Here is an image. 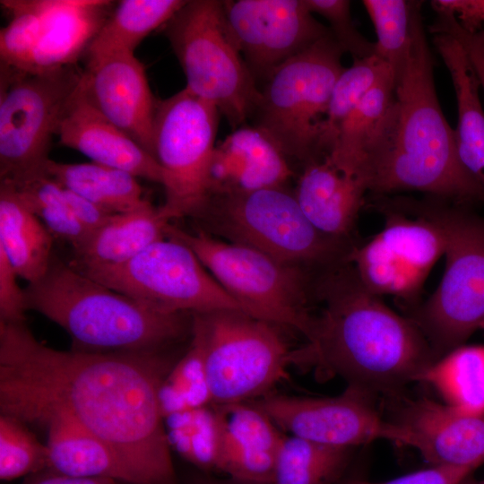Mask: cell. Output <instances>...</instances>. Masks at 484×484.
Masks as SVG:
<instances>
[{
    "label": "cell",
    "instance_id": "44dd1931",
    "mask_svg": "<svg viewBox=\"0 0 484 484\" xmlns=\"http://www.w3.org/2000/svg\"><path fill=\"white\" fill-rule=\"evenodd\" d=\"M294 176L289 160L258 128L234 129L215 146L209 193H244L285 186Z\"/></svg>",
    "mask_w": 484,
    "mask_h": 484
},
{
    "label": "cell",
    "instance_id": "4dcf8cb0",
    "mask_svg": "<svg viewBox=\"0 0 484 484\" xmlns=\"http://www.w3.org/2000/svg\"><path fill=\"white\" fill-rule=\"evenodd\" d=\"M433 386L446 405L484 415V345H461L434 361L419 377Z\"/></svg>",
    "mask_w": 484,
    "mask_h": 484
},
{
    "label": "cell",
    "instance_id": "83f0119b",
    "mask_svg": "<svg viewBox=\"0 0 484 484\" xmlns=\"http://www.w3.org/2000/svg\"><path fill=\"white\" fill-rule=\"evenodd\" d=\"M53 236L17 196L0 182V250L28 283L41 279L52 260Z\"/></svg>",
    "mask_w": 484,
    "mask_h": 484
},
{
    "label": "cell",
    "instance_id": "484cf974",
    "mask_svg": "<svg viewBox=\"0 0 484 484\" xmlns=\"http://www.w3.org/2000/svg\"><path fill=\"white\" fill-rule=\"evenodd\" d=\"M48 429L49 469L80 478H107L143 484L137 474L105 442L70 420L55 418Z\"/></svg>",
    "mask_w": 484,
    "mask_h": 484
},
{
    "label": "cell",
    "instance_id": "d6a6232c",
    "mask_svg": "<svg viewBox=\"0 0 484 484\" xmlns=\"http://www.w3.org/2000/svg\"><path fill=\"white\" fill-rule=\"evenodd\" d=\"M350 451L286 435L271 484H333L346 467Z\"/></svg>",
    "mask_w": 484,
    "mask_h": 484
},
{
    "label": "cell",
    "instance_id": "836d02e7",
    "mask_svg": "<svg viewBox=\"0 0 484 484\" xmlns=\"http://www.w3.org/2000/svg\"><path fill=\"white\" fill-rule=\"evenodd\" d=\"M394 76L392 68L376 55L353 59L339 75L333 88L321 127L320 149L323 157L330 154L339 129L362 99L384 80Z\"/></svg>",
    "mask_w": 484,
    "mask_h": 484
},
{
    "label": "cell",
    "instance_id": "f546056e",
    "mask_svg": "<svg viewBox=\"0 0 484 484\" xmlns=\"http://www.w3.org/2000/svg\"><path fill=\"white\" fill-rule=\"evenodd\" d=\"M186 0H123L117 2L85 56L87 63L105 56L134 54L151 32L164 26Z\"/></svg>",
    "mask_w": 484,
    "mask_h": 484
},
{
    "label": "cell",
    "instance_id": "5bb4252c",
    "mask_svg": "<svg viewBox=\"0 0 484 484\" xmlns=\"http://www.w3.org/2000/svg\"><path fill=\"white\" fill-rule=\"evenodd\" d=\"M220 115L186 88L157 102L153 157L165 191L160 207L170 221L194 217L208 196Z\"/></svg>",
    "mask_w": 484,
    "mask_h": 484
},
{
    "label": "cell",
    "instance_id": "f6af8a7d",
    "mask_svg": "<svg viewBox=\"0 0 484 484\" xmlns=\"http://www.w3.org/2000/svg\"><path fill=\"white\" fill-rule=\"evenodd\" d=\"M107 478H80L54 471L50 469L29 475L23 484H119Z\"/></svg>",
    "mask_w": 484,
    "mask_h": 484
},
{
    "label": "cell",
    "instance_id": "d6986e66",
    "mask_svg": "<svg viewBox=\"0 0 484 484\" xmlns=\"http://www.w3.org/2000/svg\"><path fill=\"white\" fill-rule=\"evenodd\" d=\"M80 83L58 126L60 143L80 151L92 162L161 184V169L156 160L102 116L85 98Z\"/></svg>",
    "mask_w": 484,
    "mask_h": 484
},
{
    "label": "cell",
    "instance_id": "bcb514c9",
    "mask_svg": "<svg viewBox=\"0 0 484 484\" xmlns=\"http://www.w3.org/2000/svg\"><path fill=\"white\" fill-rule=\"evenodd\" d=\"M194 484H246V483L240 482L232 479L229 480L203 479V480H196Z\"/></svg>",
    "mask_w": 484,
    "mask_h": 484
},
{
    "label": "cell",
    "instance_id": "f1b7e54d",
    "mask_svg": "<svg viewBox=\"0 0 484 484\" xmlns=\"http://www.w3.org/2000/svg\"><path fill=\"white\" fill-rule=\"evenodd\" d=\"M44 170L56 182L113 213H127L152 203L144 197L137 177L108 166L62 163L48 159Z\"/></svg>",
    "mask_w": 484,
    "mask_h": 484
},
{
    "label": "cell",
    "instance_id": "1f68e13d",
    "mask_svg": "<svg viewBox=\"0 0 484 484\" xmlns=\"http://www.w3.org/2000/svg\"><path fill=\"white\" fill-rule=\"evenodd\" d=\"M0 182L13 188L53 237L69 242L74 248L89 236L70 208L67 188L52 178L44 169Z\"/></svg>",
    "mask_w": 484,
    "mask_h": 484
},
{
    "label": "cell",
    "instance_id": "74e56055",
    "mask_svg": "<svg viewBox=\"0 0 484 484\" xmlns=\"http://www.w3.org/2000/svg\"><path fill=\"white\" fill-rule=\"evenodd\" d=\"M48 1H0L10 18L0 30V65L27 68L43 30Z\"/></svg>",
    "mask_w": 484,
    "mask_h": 484
},
{
    "label": "cell",
    "instance_id": "ab89813d",
    "mask_svg": "<svg viewBox=\"0 0 484 484\" xmlns=\"http://www.w3.org/2000/svg\"><path fill=\"white\" fill-rule=\"evenodd\" d=\"M307 9L324 17L331 34L344 53L353 59L375 55V42L368 40L357 29L348 0H304Z\"/></svg>",
    "mask_w": 484,
    "mask_h": 484
},
{
    "label": "cell",
    "instance_id": "4316f807",
    "mask_svg": "<svg viewBox=\"0 0 484 484\" xmlns=\"http://www.w3.org/2000/svg\"><path fill=\"white\" fill-rule=\"evenodd\" d=\"M394 102V76L367 93L341 125L334 145L326 156L336 168L363 183L364 169L385 137Z\"/></svg>",
    "mask_w": 484,
    "mask_h": 484
},
{
    "label": "cell",
    "instance_id": "7a4b0ae2",
    "mask_svg": "<svg viewBox=\"0 0 484 484\" xmlns=\"http://www.w3.org/2000/svg\"><path fill=\"white\" fill-rule=\"evenodd\" d=\"M315 300L321 307L312 313L305 343L290 350V366L398 396L436 361L415 323L368 290L351 264L320 272Z\"/></svg>",
    "mask_w": 484,
    "mask_h": 484
},
{
    "label": "cell",
    "instance_id": "e575fe53",
    "mask_svg": "<svg viewBox=\"0 0 484 484\" xmlns=\"http://www.w3.org/2000/svg\"><path fill=\"white\" fill-rule=\"evenodd\" d=\"M164 423L170 448L201 469L218 471L221 420L216 405L172 414Z\"/></svg>",
    "mask_w": 484,
    "mask_h": 484
},
{
    "label": "cell",
    "instance_id": "d590c367",
    "mask_svg": "<svg viewBox=\"0 0 484 484\" xmlns=\"http://www.w3.org/2000/svg\"><path fill=\"white\" fill-rule=\"evenodd\" d=\"M163 418L209 406L212 397L207 379L203 341L192 327L191 342L165 376L159 392Z\"/></svg>",
    "mask_w": 484,
    "mask_h": 484
},
{
    "label": "cell",
    "instance_id": "9c48e42d",
    "mask_svg": "<svg viewBox=\"0 0 484 484\" xmlns=\"http://www.w3.org/2000/svg\"><path fill=\"white\" fill-rule=\"evenodd\" d=\"M163 31L186 75L185 88L212 104L233 130L245 125L260 88L228 31L222 1H186Z\"/></svg>",
    "mask_w": 484,
    "mask_h": 484
},
{
    "label": "cell",
    "instance_id": "9a60e30c",
    "mask_svg": "<svg viewBox=\"0 0 484 484\" xmlns=\"http://www.w3.org/2000/svg\"><path fill=\"white\" fill-rule=\"evenodd\" d=\"M375 394L348 385L333 397L269 393L255 402L290 436L334 447L350 448L385 439L411 445L402 426L382 419Z\"/></svg>",
    "mask_w": 484,
    "mask_h": 484
},
{
    "label": "cell",
    "instance_id": "ba28073f",
    "mask_svg": "<svg viewBox=\"0 0 484 484\" xmlns=\"http://www.w3.org/2000/svg\"><path fill=\"white\" fill-rule=\"evenodd\" d=\"M344 54L331 32L268 77L250 118L289 160L323 159L321 127Z\"/></svg>",
    "mask_w": 484,
    "mask_h": 484
},
{
    "label": "cell",
    "instance_id": "52a82bcc",
    "mask_svg": "<svg viewBox=\"0 0 484 484\" xmlns=\"http://www.w3.org/2000/svg\"><path fill=\"white\" fill-rule=\"evenodd\" d=\"M167 237L189 246L246 314L305 336L312 315L309 304L315 300L321 272L284 264L199 229L189 233L170 224Z\"/></svg>",
    "mask_w": 484,
    "mask_h": 484
},
{
    "label": "cell",
    "instance_id": "cb8c5ba5",
    "mask_svg": "<svg viewBox=\"0 0 484 484\" xmlns=\"http://www.w3.org/2000/svg\"><path fill=\"white\" fill-rule=\"evenodd\" d=\"M432 42L445 63L455 92L458 112L454 129L459 163L484 194V110L480 80L462 46L447 33H434Z\"/></svg>",
    "mask_w": 484,
    "mask_h": 484
},
{
    "label": "cell",
    "instance_id": "6da1fadb",
    "mask_svg": "<svg viewBox=\"0 0 484 484\" xmlns=\"http://www.w3.org/2000/svg\"><path fill=\"white\" fill-rule=\"evenodd\" d=\"M177 359L165 350L50 348L25 323L0 322V408L23 423L70 420L110 446L143 484H175L159 392Z\"/></svg>",
    "mask_w": 484,
    "mask_h": 484
},
{
    "label": "cell",
    "instance_id": "30bf717a",
    "mask_svg": "<svg viewBox=\"0 0 484 484\" xmlns=\"http://www.w3.org/2000/svg\"><path fill=\"white\" fill-rule=\"evenodd\" d=\"M215 405L256 401L287 377L290 350L277 325L245 312L192 314Z\"/></svg>",
    "mask_w": 484,
    "mask_h": 484
},
{
    "label": "cell",
    "instance_id": "277c9868",
    "mask_svg": "<svg viewBox=\"0 0 484 484\" xmlns=\"http://www.w3.org/2000/svg\"><path fill=\"white\" fill-rule=\"evenodd\" d=\"M27 310L61 326L73 349L92 352L166 350L192 332V314L173 313L116 291L53 255L24 290Z\"/></svg>",
    "mask_w": 484,
    "mask_h": 484
},
{
    "label": "cell",
    "instance_id": "e0dca14e",
    "mask_svg": "<svg viewBox=\"0 0 484 484\" xmlns=\"http://www.w3.org/2000/svg\"><path fill=\"white\" fill-rule=\"evenodd\" d=\"M80 87L102 116L153 157L158 100L134 54H116L87 63Z\"/></svg>",
    "mask_w": 484,
    "mask_h": 484
},
{
    "label": "cell",
    "instance_id": "8fae6325",
    "mask_svg": "<svg viewBox=\"0 0 484 484\" xmlns=\"http://www.w3.org/2000/svg\"><path fill=\"white\" fill-rule=\"evenodd\" d=\"M383 213L382 229L352 252L350 263L361 283L377 296L411 307L438 259L445 255L444 229L425 200L370 194Z\"/></svg>",
    "mask_w": 484,
    "mask_h": 484
},
{
    "label": "cell",
    "instance_id": "f35d334b",
    "mask_svg": "<svg viewBox=\"0 0 484 484\" xmlns=\"http://www.w3.org/2000/svg\"><path fill=\"white\" fill-rule=\"evenodd\" d=\"M49 469L47 445L41 444L25 423L8 415L0 417V478L13 480Z\"/></svg>",
    "mask_w": 484,
    "mask_h": 484
},
{
    "label": "cell",
    "instance_id": "7bdbcfd3",
    "mask_svg": "<svg viewBox=\"0 0 484 484\" xmlns=\"http://www.w3.org/2000/svg\"><path fill=\"white\" fill-rule=\"evenodd\" d=\"M475 469V467L471 466L432 465L428 469L408 473L384 482L357 480H350L346 484H459Z\"/></svg>",
    "mask_w": 484,
    "mask_h": 484
},
{
    "label": "cell",
    "instance_id": "603a6c76",
    "mask_svg": "<svg viewBox=\"0 0 484 484\" xmlns=\"http://www.w3.org/2000/svg\"><path fill=\"white\" fill-rule=\"evenodd\" d=\"M117 2L49 0L45 24L25 69L47 73L77 65Z\"/></svg>",
    "mask_w": 484,
    "mask_h": 484
},
{
    "label": "cell",
    "instance_id": "7dc6e473",
    "mask_svg": "<svg viewBox=\"0 0 484 484\" xmlns=\"http://www.w3.org/2000/svg\"><path fill=\"white\" fill-rule=\"evenodd\" d=\"M459 484H479V481L471 478V475L462 480Z\"/></svg>",
    "mask_w": 484,
    "mask_h": 484
},
{
    "label": "cell",
    "instance_id": "2e32d148",
    "mask_svg": "<svg viewBox=\"0 0 484 484\" xmlns=\"http://www.w3.org/2000/svg\"><path fill=\"white\" fill-rule=\"evenodd\" d=\"M222 10L228 31L257 85L330 33L304 0H225Z\"/></svg>",
    "mask_w": 484,
    "mask_h": 484
},
{
    "label": "cell",
    "instance_id": "8d00e7d4",
    "mask_svg": "<svg viewBox=\"0 0 484 484\" xmlns=\"http://www.w3.org/2000/svg\"><path fill=\"white\" fill-rule=\"evenodd\" d=\"M374 25L375 55L392 68L393 75L406 63L411 40L414 0H363Z\"/></svg>",
    "mask_w": 484,
    "mask_h": 484
},
{
    "label": "cell",
    "instance_id": "8992f818",
    "mask_svg": "<svg viewBox=\"0 0 484 484\" xmlns=\"http://www.w3.org/2000/svg\"><path fill=\"white\" fill-rule=\"evenodd\" d=\"M445 236V269L436 290L411 307L410 317L424 334L435 359L464 341L484 322V218L468 205L424 199Z\"/></svg>",
    "mask_w": 484,
    "mask_h": 484
},
{
    "label": "cell",
    "instance_id": "c3c4849f",
    "mask_svg": "<svg viewBox=\"0 0 484 484\" xmlns=\"http://www.w3.org/2000/svg\"><path fill=\"white\" fill-rule=\"evenodd\" d=\"M480 329H483L484 330V322L482 323L481 326H480Z\"/></svg>",
    "mask_w": 484,
    "mask_h": 484
},
{
    "label": "cell",
    "instance_id": "d4e9b609",
    "mask_svg": "<svg viewBox=\"0 0 484 484\" xmlns=\"http://www.w3.org/2000/svg\"><path fill=\"white\" fill-rule=\"evenodd\" d=\"M170 220L153 204L131 212L114 214L73 249L69 263L74 268L121 264L151 244L167 238Z\"/></svg>",
    "mask_w": 484,
    "mask_h": 484
},
{
    "label": "cell",
    "instance_id": "ac0fdd59",
    "mask_svg": "<svg viewBox=\"0 0 484 484\" xmlns=\"http://www.w3.org/2000/svg\"><path fill=\"white\" fill-rule=\"evenodd\" d=\"M393 422L410 432L411 446L432 465L478 468L484 463V415L428 398L402 399Z\"/></svg>",
    "mask_w": 484,
    "mask_h": 484
},
{
    "label": "cell",
    "instance_id": "ee69618b",
    "mask_svg": "<svg viewBox=\"0 0 484 484\" xmlns=\"http://www.w3.org/2000/svg\"><path fill=\"white\" fill-rule=\"evenodd\" d=\"M434 11L450 13L459 25L470 33L484 30V0H432Z\"/></svg>",
    "mask_w": 484,
    "mask_h": 484
},
{
    "label": "cell",
    "instance_id": "7c38bea8",
    "mask_svg": "<svg viewBox=\"0 0 484 484\" xmlns=\"http://www.w3.org/2000/svg\"><path fill=\"white\" fill-rule=\"evenodd\" d=\"M82 73L77 65L47 73L0 65V181L43 169Z\"/></svg>",
    "mask_w": 484,
    "mask_h": 484
},
{
    "label": "cell",
    "instance_id": "ffe728a7",
    "mask_svg": "<svg viewBox=\"0 0 484 484\" xmlns=\"http://www.w3.org/2000/svg\"><path fill=\"white\" fill-rule=\"evenodd\" d=\"M216 406L221 420L218 471L246 484H271L286 434L253 402Z\"/></svg>",
    "mask_w": 484,
    "mask_h": 484
},
{
    "label": "cell",
    "instance_id": "681fc988",
    "mask_svg": "<svg viewBox=\"0 0 484 484\" xmlns=\"http://www.w3.org/2000/svg\"><path fill=\"white\" fill-rule=\"evenodd\" d=\"M479 484H484V480L481 481H479Z\"/></svg>",
    "mask_w": 484,
    "mask_h": 484
},
{
    "label": "cell",
    "instance_id": "5b68a950",
    "mask_svg": "<svg viewBox=\"0 0 484 484\" xmlns=\"http://www.w3.org/2000/svg\"><path fill=\"white\" fill-rule=\"evenodd\" d=\"M194 218L211 236L315 272L350 264L358 246L318 231L286 186L210 194Z\"/></svg>",
    "mask_w": 484,
    "mask_h": 484
},
{
    "label": "cell",
    "instance_id": "b9f144b4",
    "mask_svg": "<svg viewBox=\"0 0 484 484\" xmlns=\"http://www.w3.org/2000/svg\"><path fill=\"white\" fill-rule=\"evenodd\" d=\"M18 277L5 254L0 250V322L25 323V295L18 285Z\"/></svg>",
    "mask_w": 484,
    "mask_h": 484
},
{
    "label": "cell",
    "instance_id": "7402d4cb",
    "mask_svg": "<svg viewBox=\"0 0 484 484\" xmlns=\"http://www.w3.org/2000/svg\"><path fill=\"white\" fill-rule=\"evenodd\" d=\"M295 197L311 224L324 235L352 241L351 233L367 190L356 177L336 168L327 157L301 169Z\"/></svg>",
    "mask_w": 484,
    "mask_h": 484
},
{
    "label": "cell",
    "instance_id": "3957f363",
    "mask_svg": "<svg viewBox=\"0 0 484 484\" xmlns=\"http://www.w3.org/2000/svg\"><path fill=\"white\" fill-rule=\"evenodd\" d=\"M421 5L416 1L409 55L394 76L390 124L364 169L362 181L374 195L416 191L463 205L484 202V194L459 163L454 129L437 99Z\"/></svg>",
    "mask_w": 484,
    "mask_h": 484
},
{
    "label": "cell",
    "instance_id": "4fadbf2b",
    "mask_svg": "<svg viewBox=\"0 0 484 484\" xmlns=\"http://www.w3.org/2000/svg\"><path fill=\"white\" fill-rule=\"evenodd\" d=\"M75 269L116 291L164 311L245 312L194 252L173 238L151 244L121 264Z\"/></svg>",
    "mask_w": 484,
    "mask_h": 484
},
{
    "label": "cell",
    "instance_id": "60d3db41",
    "mask_svg": "<svg viewBox=\"0 0 484 484\" xmlns=\"http://www.w3.org/2000/svg\"><path fill=\"white\" fill-rule=\"evenodd\" d=\"M435 13L436 17L428 28L429 31L432 34L447 33L462 46L484 91V30L470 33L461 28L450 13L435 11Z\"/></svg>",
    "mask_w": 484,
    "mask_h": 484
}]
</instances>
